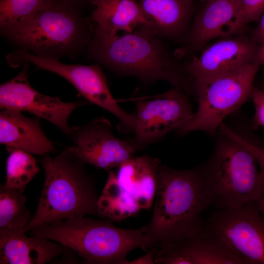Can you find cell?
<instances>
[{
  "instance_id": "obj_32",
  "label": "cell",
  "mask_w": 264,
  "mask_h": 264,
  "mask_svg": "<svg viewBox=\"0 0 264 264\" xmlns=\"http://www.w3.org/2000/svg\"><path fill=\"white\" fill-rule=\"evenodd\" d=\"M203 0V1H208L209 0Z\"/></svg>"
},
{
  "instance_id": "obj_19",
  "label": "cell",
  "mask_w": 264,
  "mask_h": 264,
  "mask_svg": "<svg viewBox=\"0 0 264 264\" xmlns=\"http://www.w3.org/2000/svg\"><path fill=\"white\" fill-rule=\"evenodd\" d=\"M194 0H137L147 21L144 25L157 36L175 39L187 30Z\"/></svg>"
},
{
  "instance_id": "obj_13",
  "label": "cell",
  "mask_w": 264,
  "mask_h": 264,
  "mask_svg": "<svg viewBox=\"0 0 264 264\" xmlns=\"http://www.w3.org/2000/svg\"><path fill=\"white\" fill-rule=\"evenodd\" d=\"M27 64L13 79L0 86V108L26 111L44 119L57 127L69 137L71 127L68 125L71 113L78 108L91 103L77 101L66 102L58 97L40 93L30 84Z\"/></svg>"
},
{
  "instance_id": "obj_15",
  "label": "cell",
  "mask_w": 264,
  "mask_h": 264,
  "mask_svg": "<svg viewBox=\"0 0 264 264\" xmlns=\"http://www.w3.org/2000/svg\"><path fill=\"white\" fill-rule=\"evenodd\" d=\"M155 264H244L213 238L201 232L156 245Z\"/></svg>"
},
{
  "instance_id": "obj_31",
  "label": "cell",
  "mask_w": 264,
  "mask_h": 264,
  "mask_svg": "<svg viewBox=\"0 0 264 264\" xmlns=\"http://www.w3.org/2000/svg\"><path fill=\"white\" fill-rule=\"evenodd\" d=\"M88 1L90 2L92 4L96 1H97L98 0H87Z\"/></svg>"
},
{
  "instance_id": "obj_16",
  "label": "cell",
  "mask_w": 264,
  "mask_h": 264,
  "mask_svg": "<svg viewBox=\"0 0 264 264\" xmlns=\"http://www.w3.org/2000/svg\"><path fill=\"white\" fill-rule=\"evenodd\" d=\"M40 119L26 117L20 110L2 109L0 143L41 156L55 152L56 148L44 132Z\"/></svg>"
},
{
  "instance_id": "obj_6",
  "label": "cell",
  "mask_w": 264,
  "mask_h": 264,
  "mask_svg": "<svg viewBox=\"0 0 264 264\" xmlns=\"http://www.w3.org/2000/svg\"><path fill=\"white\" fill-rule=\"evenodd\" d=\"M158 158L134 156L122 163L115 173L109 171L99 196V217L119 222L150 209L154 203L159 168Z\"/></svg>"
},
{
  "instance_id": "obj_7",
  "label": "cell",
  "mask_w": 264,
  "mask_h": 264,
  "mask_svg": "<svg viewBox=\"0 0 264 264\" xmlns=\"http://www.w3.org/2000/svg\"><path fill=\"white\" fill-rule=\"evenodd\" d=\"M262 63L259 56L235 71L194 85L198 109L177 132L184 134L201 131L214 134L227 116L251 99L254 81Z\"/></svg>"
},
{
  "instance_id": "obj_24",
  "label": "cell",
  "mask_w": 264,
  "mask_h": 264,
  "mask_svg": "<svg viewBox=\"0 0 264 264\" xmlns=\"http://www.w3.org/2000/svg\"><path fill=\"white\" fill-rule=\"evenodd\" d=\"M264 12V0H238V10L227 36L236 34L248 23L259 21Z\"/></svg>"
},
{
  "instance_id": "obj_14",
  "label": "cell",
  "mask_w": 264,
  "mask_h": 264,
  "mask_svg": "<svg viewBox=\"0 0 264 264\" xmlns=\"http://www.w3.org/2000/svg\"><path fill=\"white\" fill-rule=\"evenodd\" d=\"M261 46L251 38L233 35L207 46L183 69L189 83L204 82L235 71L260 56Z\"/></svg>"
},
{
  "instance_id": "obj_5",
  "label": "cell",
  "mask_w": 264,
  "mask_h": 264,
  "mask_svg": "<svg viewBox=\"0 0 264 264\" xmlns=\"http://www.w3.org/2000/svg\"><path fill=\"white\" fill-rule=\"evenodd\" d=\"M210 159L200 166L211 205L233 209L262 197L264 184L253 155L222 134Z\"/></svg>"
},
{
  "instance_id": "obj_12",
  "label": "cell",
  "mask_w": 264,
  "mask_h": 264,
  "mask_svg": "<svg viewBox=\"0 0 264 264\" xmlns=\"http://www.w3.org/2000/svg\"><path fill=\"white\" fill-rule=\"evenodd\" d=\"M69 138L75 145L67 147L86 164L109 171L118 168L138 152L131 139L114 135L110 122L104 117L71 127Z\"/></svg>"
},
{
  "instance_id": "obj_18",
  "label": "cell",
  "mask_w": 264,
  "mask_h": 264,
  "mask_svg": "<svg viewBox=\"0 0 264 264\" xmlns=\"http://www.w3.org/2000/svg\"><path fill=\"white\" fill-rule=\"evenodd\" d=\"M238 10V0H209L195 17L187 35V47L196 49L226 37Z\"/></svg>"
},
{
  "instance_id": "obj_11",
  "label": "cell",
  "mask_w": 264,
  "mask_h": 264,
  "mask_svg": "<svg viewBox=\"0 0 264 264\" xmlns=\"http://www.w3.org/2000/svg\"><path fill=\"white\" fill-rule=\"evenodd\" d=\"M134 113V135L131 140L138 151L177 131L194 112L187 92L173 87L154 98L138 101Z\"/></svg>"
},
{
  "instance_id": "obj_8",
  "label": "cell",
  "mask_w": 264,
  "mask_h": 264,
  "mask_svg": "<svg viewBox=\"0 0 264 264\" xmlns=\"http://www.w3.org/2000/svg\"><path fill=\"white\" fill-rule=\"evenodd\" d=\"M201 232L244 264H264V216L257 201L218 209L204 222Z\"/></svg>"
},
{
  "instance_id": "obj_3",
  "label": "cell",
  "mask_w": 264,
  "mask_h": 264,
  "mask_svg": "<svg viewBox=\"0 0 264 264\" xmlns=\"http://www.w3.org/2000/svg\"><path fill=\"white\" fill-rule=\"evenodd\" d=\"M161 39L141 25L121 35L95 36L90 50L96 60L117 74L134 77L147 84L165 81L187 92L189 82L183 67Z\"/></svg>"
},
{
  "instance_id": "obj_27",
  "label": "cell",
  "mask_w": 264,
  "mask_h": 264,
  "mask_svg": "<svg viewBox=\"0 0 264 264\" xmlns=\"http://www.w3.org/2000/svg\"><path fill=\"white\" fill-rule=\"evenodd\" d=\"M156 251V246L153 247L147 251V253L139 258L132 261H127L126 264H155L154 257Z\"/></svg>"
},
{
  "instance_id": "obj_20",
  "label": "cell",
  "mask_w": 264,
  "mask_h": 264,
  "mask_svg": "<svg viewBox=\"0 0 264 264\" xmlns=\"http://www.w3.org/2000/svg\"><path fill=\"white\" fill-rule=\"evenodd\" d=\"M93 5L91 19L96 25V36L129 33L147 23L136 0H98Z\"/></svg>"
},
{
  "instance_id": "obj_1",
  "label": "cell",
  "mask_w": 264,
  "mask_h": 264,
  "mask_svg": "<svg viewBox=\"0 0 264 264\" xmlns=\"http://www.w3.org/2000/svg\"><path fill=\"white\" fill-rule=\"evenodd\" d=\"M154 209L145 225L152 247L200 233L201 215L211 205L200 166L177 170L160 165Z\"/></svg>"
},
{
  "instance_id": "obj_2",
  "label": "cell",
  "mask_w": 264,
  "mask_h": 264,
  "mask_svg": "<svg viewBox=\"0 0 264 264\" xmlns=\"http://www.w3.org/2000/svg\"><path fill=\"white\" fill-rule=\"evenodd\" d=\"M44 181L36 211L23 231L69 218L99 216V196L86 164L68 147L40 160Z\"/></svg>"
},
{
  "instance_id": "obj_22",
  "label": "cell",
  "mask_w": 264,
  "mask_h": 264,
  "mask_svg": "<svg viewBox=\"0 0 264 264\" xmlns=\"http://www.w3.org/2000/svg\"><path fill=\"white\" fill-rule=\"evenodd\" d=\"M8 156L6 163L4 185L24 192L26 186L37 175L39 167L32 154L23 150L6 147Z\"/></svg>"
},
{
  "instance_id": "obj_26",
  "label": "cell",
  "mask_w": 264,
  "mask_h": 264,
  "mask_svg": "<svg viewBox=\"0 0 264 264\" xmlns=\"http://www.w3.org/2000/svg\"><path fill=\"white\" fill-rule=\"evenodd\" d=\"M251 99L255 110L253 124L256 127L264 128V90L254 87Z\"/></svg>"
},
{
  "instance_id": "obj_30",
  "label": "cell",
  "mask_w": 264,
  "mask_h": 264,
  "mask_svg": "<svg viewBox=\"0 0 264 264\" xmlns=\"http://www.w3.org/2000/svg\"><path fill=\"white\" fill-rule=\"evenodd\" d=\"M260 56L263 63L264 62V44L261 46Z\"/></svg>"
},
{
  "instance_id": "obj_21",
  "label": "cell",
  "mask_w": 264,
  "mask_h": 264,
  "mask_svg": "<svg viewBox=\"0 0 264 264\" xmlns=\"http://www.w3.org/2000/svg\"><path fill=\"white\" fill-rule=\"evenodd\" d=\"M23 191L0 185V229L23 230L33 215Z\"/></svg>"
},
{
  "instance_id": "obj_10",
  "label": "cell",
  "mask_w": 264,
  "mask_h": 264,
  "mask_svg": "<svg viewBox=\"0 0 264 264\" xmlns=\"http://www.w3.org/2000/svg\"><path fill=\"white\" fill-rule=\"evenodd\" d=\"M17 53L22 61L65 78L87 101L116 117L120 121L119 131L127 133L133 132L134 112H127L119 105L110 90L104 73L98 66L66 64L51 57L35 55L22 50Z\"/></svg>"
},
{
  "instance_id": "obj_17",
  "label": "cell",
  "mask_w": 264,
  "mask_h": 264,
  "mask_svg": "<svg viewBox=\"0 0 264 264\" xmlns=\"http://www.w3.org/2000/svg\"><path fill=\"white\" fill-rule=\"evenodd\" d=\"M66 250L53 240L29 237L23 230L0 229V264H44Z\"/></svg>"
},
{
  "instance_id": "obj_4",
  "label": "cell",
  "mask_w": 264,
  "mask_h": 264,
  "mask_svg": "<svg viewBox=\"0 0 264 264\" xmlns=\"http://www.w3.org/2000/svg\"><path fill=\"white\" fill-rule=\"evenodd\" d=\"M110 220L89 217L69 218L31 230L30 236L59 242L91 264H126L128 254L137 248H152L145 227L123 229Z\"/></svg>"
},
{
  "instance_id": "obj_23",
  "label": "cell",
  "mask_w": 264,
  "mask_h": 264,
  "mask_svg": "<svg viewBox=\"0 0 264 264\" xmlns=\"http://www.w3.org/2000/svg\"><path fill=\"white\" fill-rule=\"evenodd\" d=\"M51 0H0V25L2 31L31 19Z\"/></svg>"
},
{
  "instance_id": "obj_25",
  "label": "cell",
  "mask_w": 264,
  "mask_h": 264,
  "mask_svg": "<svg viewBox=\"0 0 264 264\" xmlns=\"http://www.w3.org/2000/svg\"><path fill=\"white\" fill-rule=\"evenodd\" d=\"M220 131L221 134L239 143L253 155L259 167L260 173L264 182V149L241 137L223 123L220 126Z\"/></svg>"
},
{
  "instance_id": "obj_28",
  "label": "cell",
  "mask_w": 264,
  "mask_h": 264,
  "mask_svg": "<svg viewBox=\"0 0 264 264\" xmlns=\"http://www.w3.org/2000/svg\"><path fill=\"white\" fill-rule=\"evenodd\" d=\"M259 23L255 29L252 39L258 44H264V12L259 20Z\"/></svg>"
},
{
  "instance_id": "obj_29",
  "label": "cell",
  "mask_w": 264,
  "mask_h": 264,
  "mask_svg": "<svg viewBox=\"0 0 264 264\" xmlns=\"http://www.w3.org/2000/svg\"><path fill=\"white\" fill-rule=\"evenodd\" d=\"M257 202L260 211L264 216V188L261 198Z\"/></svg>"
},
{
  "instance_id": "obj_9",
  "label": "cell",
  "mask_w": 264,
  "mask_h": 264,
  "mask_svg": "<svg viewBox=\"0 0 264 264\" xmlns=\"http://www.w3.org/2000/svg\"><path fill=\"white\" fill-rule=\"evenodd\" d=\"M83 25L81 17L71 7L51 0L29 20L3 32L24 47L58 53L71 49L81 41Z\"/></svg>"
}]
</instances>
